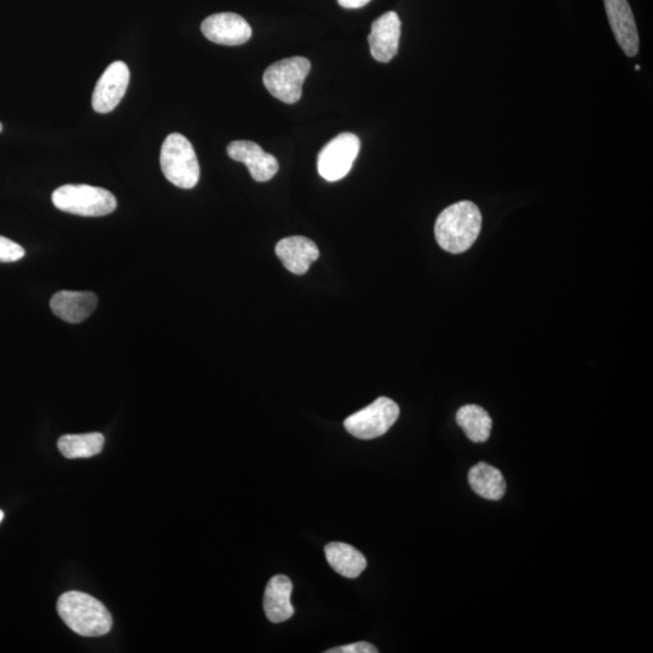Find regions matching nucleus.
<instances>
[{"label":"nucleus","mask_w":653,"mask_h":653,"mask_svg":"<svg viewBox=\"0 0 653 653\" xmlns=\"http://www.w3.org/2000/svg\"><path fill=\"white\" fill-rule=\"evenodd\" d=\"M402 23L395 11L381 15L372 25L368 42L372 56L379 62H390L397 55Z\"/></svg>","instance_id":"f8f14e48"},{"label":"nucleus","mask_w":653,"mask_h":653,"mask_svg":"<svg viewBox=\"0 0 653 653\" xmlns=\"http://www.w3.org/2000/svg\"><path fill=\"white\" fill-rule=\"evenodd\" d=\"M360 149V138L350 132L333 138L317 158L320 176L328 182H337L348 176Z\"/></svg>","instance_id":"0eeeda50"},{"label":"nucleus","mask_w":653,"mask_h":653,"mask_svg":"<svg viewBox=\"0 0 653 653\" xmlns=\"http://www.w3.org/2000/svg\"><path fill=\"white\" fill-rule=\"evenodd\" d=\"M228 155L238 163L245 164L257 182H268L279 171V161L274 155L251 141H235L229 144Z\"/></svg>","instance_id":"9b49d317"},{"label":"nucleus","mask_w":653,"mask_h":653,"mask_svg":"<svg viewBox=\"0 0 653 653\" xmlns=\"http://www.w3.org/2000/svg\"><path fill=\"white\" fill-rule=\"evenodd\" d=\"M293 585L287 576L277 575L268 582L264 594V611L269 621L281 623L290 620L294 615L291 604Z\"/></svg>","instance_id":"2eb2a0df"},{"label":"nucleus","mask_w":653,"mask_h":653,"mask_svg":"<svg viewBox=\"0 0 653 653\" xmlns=\"http://www.w3.org/2000/svg\"><path fill=\"white\" fill-rule=\"evenodd\" d=\"M606 15L618 45L628 57L639 52V33L628 0H604Z\"/></svg>","instance_id":"9d476101"},{"label":"nucleus","mask_w":653,"mask_h":653,"mask_svg":"<svg viewBox=\"0 0 653 653\" xmlns=\"http://www.w3.org/2000/svg\"><path fill=\"white\" fill-rule=\"evenodd\" d=\"M130 84V69L123 61H115L108 66L98 79L92 94V108L95 112L107 114L114 111Z\"/></svg>","instance_id":"6e6552de"},{"label":"nucleus","mask_w":653,"mask_h":653,"mask_svg":"<svg viewBox=\"0 0 653 653\" xmlns=\"http://www.w3.org/2000/svg\"><path fill=\"white\" fill-rule=\"evenodd\" d=\"M25 248L4 236H0V263L19 262L25 257Z\"/></svg>","instance_id":"aec40b11"},{"label":"nucleus","mask_w":653,"mask_h":653,"mask_svg":"<svg viewBox=\"0 0 653 653\" xmlns=\"http://www.w3.org/2000/svg\"><path fill=\"white\" fill-rule=\"evenodd\" d=\"M327 653H377V647L369 643H356L346 646L334 647L326 651Z\"/></svg>","instance_id":"412c9836"},{"label":"nucleus","mask_w":653,"mask_h":653,"mask_svg":"<svg viewBox=\"0 0 653 653\" xmlns=\"http://www.w3.org/2000/svg\"><path fill=\"white\" fill-rule=\"evenodd\" d=\"M201 32L212 43L236 46L248 42L252 28L244 17L234 13H221L208 16L201 23Z\"/></svg>","instance_id":"1a4fd4ad"},{"label":"nucleus","mask_w":653,"mask_h":653,"mask_svg":"<svg viewBox=\"0 0 653 653\" xmlns=\"http://www.w3.org/2000/svg\"><path fill=\"white\" fill-rule=\"evenodd\" d=\"M329 565L346 579H356L367 568V559L355 547L343 542H332L325 548Z\"/></svg>","instance_id":"dca6fc26"},{"label":"nucleus","mask_w":653,"mask_h":653,"mask_svg":"<svg viewBox=\"0 0 653 653\" xmlns=\"http://www.w3.org/2000/svg\"><path fill=\"white\" fill-rule=\"evenodd\" d=\"M338 2L346 9H360L371 2V0H338Z\"/></svg>","instance_id":"4be33fe9"},{"label":"nucleus","mask_w":653,"mask_h":653,"mask_svg":"<svg viewBox=\"0 0 653 653\" xmlns=\"http://www.w3.org/2000/svg\"><path fill=\"white\" fill-rule=\"evenodd\" d=\"M456 421L472 442L484 443L488 441L491 427H493V420H491L489 413L484 408L476 406V404H467V406L458 410Z\"/></svg>","instance_id":"a211bd4d"},{"label":"nucleus","mask_w":653,"mask_h":653,"mask_svg":"<svg viewBox=\"0 0 653 653\" xmlns=\"http://www.w3.org/2000/svg\"><path fill=\"white\" fill-rule=\"evenodd\" d=\"M310 69L311 63L305 57L276 62L264 73L265 88L283 103H296L302 98L303 85Z\"/></svg>","instance_id":"39448f33"},{"label":"nucleus","mask_w":653,"mask_h":653,"mask_svg":"<svg viewBox=\"0 0 653 653\" xmlns=\"http://www.w3.org/2000/svg\"><path fill=\"white\" fill-rule=\"evenodd\" d=\"M635 69H637V71H640V66H635Z\"/></svg>","instance_id":"393cba45"},{"label":"nucleus","mask_w":653,"mask_h":653,"mask_svg":"<svg viewBox=\"0 0 653 653\" xmlns=\"http://www.w3.org/2000/svg\"><path fill=\"white\" fill-rule=\"evenodd\" d=\"M2 130H3V125L2 123H0V132H2Z\"/></svg>","instance_id":"b1692460"},{"label":"nucleus","mask_w":653,"mask_h":653,"mask_svg":"<svg viewBox=\"0 0 653 653\" xmlns=\"http://www.w3.org/2000/svg\"><path fill=\"white\" fill-rule=\"evenodd\" d=\"M104 446L102 433L62 436L57 443L60 452L67 459H88L100 454Z\"/></svg>","instance_id":"6ab92c4d"},{"label":"nucleus","mask_w":653,"mask_h":653,"mask_svg":"<svg viewBox=\"0 0 653 653\" xmlns=\"http://www.w3.org/2000/svg\"><path fill=\"white\" fill-rule=\"evenodd\" d=\"M52 204L60 211L82 217L111 215L117 208L115 196L108 190L88 184H66L52 193Z\"/></svg>","instance_id":"7ed1b4c3"},{"label":"nucleus","mask_w":653,"mask_h":653,"mask_svg":"<svg viewBox=\"0 0 653 653\" xmlns=\"http://www.w3.org/2000/svg\"><path fill=\"white\" fill-rule=\"evenodd\" d=\"M3 519H4V512L0 510V523H2Z\"/></svg>","instance_id":"5701e85b"},{"label":"nucleus","mask_w":653,"mask_h":653,"mask_svg":"<svg viewBox=\"0 0 653 653\" xmlns=\"http://www.w3.org/2000/svg\"><path fill=\"white\" fill-rule=\"evenodd\" d=\"M468 482L476 494L490 501H499L506 493V481L501 471L494 466L479 462L468 473Z\"/></svg>","instance_id":"f3484780"},{"label":"nucleus","mask_w":653,"mask_h":653,"mask_svg":"<svg viewBox=\"0 0 653 653\" xmlns=\"http://www.w3.org/2000/svg\"><path fill=\"white\" fill-rule=\"evenodd\" d=\"M98 298L92 292L61 291L50 300V308L59 319L80 323L97 308Z\"/></svg>","instance_id":"4468645a"},{"label":"nucleus","mask_w":653,"mask_h":653,"mask_svg":"<svg viewBox=\"0 0 653 653\" xmlns=\"http://www.w3.org/2000/svg\"><path fill=\"white\" fill-rule=\"evenodd\" d=\"M57 611L69 629L85 638L103 637L111 632L112 615L100 600L82 592L62 594Z\"/></svg>","instance_id":"f03ea898"},{"label":"nucleus","mask_w":653,"mask_h":653,"mask_svg":"<svg viewBox=\"0 0 653 653\" xmlns=\"http://www.w3.org/2000/svg\"><path fill=\"white\" fill-rule=\"evenodd\" d=\"M275 252L285 268L296 275L308 273L311 264L320 257L319 247L304 236L282 239L276 245Z\"/></svg>","instance_id":"ddd939ff"},{"label":"nucleus","mask_w":653,"mask_h":653,"mask_svg":"<svg viewBox=\"0 0 653 653\" xmlns=\"http://www.w3.org/2000/svg\"><path fill=\"white\" fill-rule=\"evenodd\" d=\"M160 165L167 181L181 189H193L200 179V165L193 144L181 134H171L161 147Z\"/></svg>","instance_id":"20e7f679"},{"label":"nucleus","mask_w":653,"mask_h":653,"mask_svg":"<svg viewBox=\"0 0 653 653\" xmlns=\"http://www.w3.org/2000/svg\"><path fill=\"white\" fill-rule=\"evenodd\" d=\"M400 416V407L387 397H380L344 421L346 431L360 439L384 436Z\"/></svg>","instance_id":"423d86ee"},{"label":"nucleus","mask_w":653,"mask_h":653,"mask_svg":"<svg viewBox=\"0 0 653 653\" xmlns=\"http://www.w3.org/2000/svg\"><path fill=\"white\" fill-rule=\"evenodd\" d=\"M482 213L471 201L449 206L438 216L435 236L444 251L459 254L470 250L481 234Z\"/></svg>","instance_id":"f257e3e1"}]
</instances>
